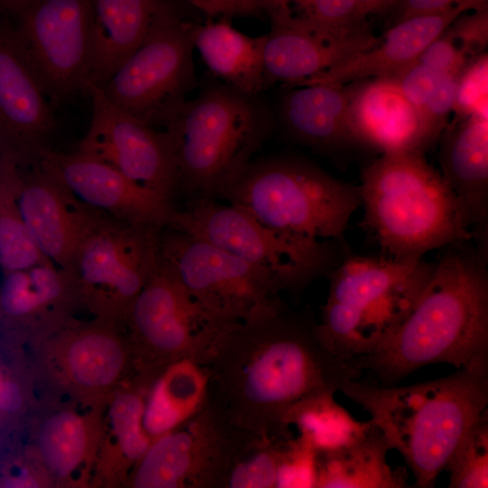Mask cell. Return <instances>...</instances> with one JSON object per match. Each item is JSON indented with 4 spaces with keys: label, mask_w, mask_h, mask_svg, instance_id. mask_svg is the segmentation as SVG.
Listing matches in <instances>:
<instances>
[{
    "label": "cell",
    "mask_w": 488,
    "mask_h": 488,
    "mask_svg": "<svg viewBox=\"0 0 488 488\" xmlns=\"http://www.w3.org/2000/svg\"><path fill=\"white\" fill-rule=\"evenodd\" d=\"M203 365L206 402L233 427L264 438L293 436L286 417L294 405L361 373L333 352L308 312L281 297L223 329Z\"/></svg>",
    "instance_id": "1"
},
{
    "label": "cell",
    "mask_w": 488,
    "mask_h": 488,
    "mask_svg": "<svg viewBox=\"0 0 488 488\" xmlns=\"http://www.w3.org/2000/svg\"><path fill=\"white\" fill-rule=\"evenodd\" d=\"M442 250L402 324L373 352L352 361L381 386L436 363L488 374V244L461 240Z\"/></svg>",
    "instance_id": "2"
},
{
    "label": "cell",
    "mask_w": 488,
    "mask_h": 488,
    "mask_svg": "<svg viewBox=\"0 0 488 488\" xmlns=\"http://www.w3.org/2000/svg\"><path fill=\"white\" fill-rule=\"evenodd\" d=\"M339 390L369 413L389 449L405 460L415 486L431 488L465 434L487 409L488 374L456 370L399 387L352 379Z\"/></svg>",
    "instance_id": "3"
},
{
    "label": "cell",
    "mask_w": 488,
    "mask_h": 488,
    "mask_svg": "<svg viewBox=\"0 0 488 488\" xmlns=\"http://www.w3.org/2000/svg\"><path fill=\"white\" fill-rule=\"evenodd\" d=\"M271 106L220 80L205 83L164 127L178 187L196 202L216 199L269 138Z\"/></svg>",
    "instance_id": "4"
},
{
    "label": "cell",
    "mask_w": 488,
    "mask_h": 488,
    "mask_svg": "<svg viewBox=\"0 0 488 488\" xmlns=\"http://www.w3.org/2000/svg\"><path fill=\"white\" fill-rule=\"evenodd\" d=\"M361 226L389 256L420 258L473 239L439 170L418 151L383 153L361 174Z\"/></svg>",
    "instance_id": "5"
},
{
    "label": "cell",
    "mask_w": 488,
    "mask_h": 488,
    "mask_svg": "<svg viewBox=\"0 0 488 488\" xmlns=\"http://www.w3.org/2000/svg\"><path fill=\"white\" fill-rule=\"evenodd\" d=\"M435 266L424 257L347 253L327 274L328 296L318 322L333 352L352 362L390 337L415 307Z\"/></svg>",
    "instance_id": "6"
},
{
    "label": "cell",
    "mask_w": 488,
    "mask_h": 488,
    "mask_svg": "<svg viewBox=\"0 0 488 488\" xmlns=\"http://www.w3.org/2000/svg\"><path fill=\"white\" fill-rule=\"evenodd\" d=\"M280 231L343 241L361 190L296 155L252 159L219 197Z\"/></svg>",
    "instance_id": "7"
},
{
    "label": "cell",
    "mask_w": 488,
    "mask_h": 488,
    "mask_svg": "<svg viewBox=\"0 0 488 488\" xmlns=\"http://www.w3.org/2000/svg\"><path fill=\"white\" fill-rule=\"evenodd\" d=\"M167 227L206 241L267 271L281 293H296L327 275L347 254L342 241L273 229L244 208L215 199L174 213Z\"/></svg>",
    "instance_id": "8"
},
{
    "label": "cell",
    "mask_w": 488,
    "mask_h": 488,
    "mask_svg": "<svg viewBox=\"0 0 488 488\" xmlns=\"http://www.w3.org/2000/svg\"><path fill=\"white\" fill-rule=\"evenodd\" d=\"M192 33L193 24L168 7L101 88L106 98L147 125L164 127L197 84Z\"/></svg>",
    "instance_id": "9"
},
{
    "label": "cell",
    "mask_w": 488,
    "mask_h": 488,
    "mask_svg": "<svg viewBox=\"0 0 488 488\" xmlns=\"http://www.w3.org/2000/svg\"><path fill=\"white\" fill-rule=\"evenodd\" d=\"M161 228L109 217L81 244L71 270L80 303L120 326L160 265Z\"/></svg>",
    "instance_id": "10"
},
{
    "label": "cell",
    "mask_w": 488,
    "mask_h": 488,
    "mask_svg": "<svg viewBox=\"0 0 488 488\" xmlns=\"http://www.w3.org/2000/svg\"><path fill=\"white\" fill-rule=\"evenodd\" d=\"M160 262L223 326L243 321L281 297L267 271L170 227L161 232Z\"/></svg>",
    "instance_id": "11"
},
{
    "label": "cell",
    "mask_w": 488,
    "mask_h": 488,
    "mask_svg": "<svg viewBox=\"0 0 488 488\" xmlns=\"http://www.w3.org/2000/svg\"><path fill=\"white\" fill-rule=\"evenodd\" d=\"M126 326L137 371H158L184 359L203 364L228 327L207 314L161 262L134 301Z\"/></svg>",
    "instance_id": "12"
},
{
    "label": "cell",
    "mask_w": 488,
    "mask_h": 488,
    "mask_svg": "<svg viewBox=\"0 0 488 488\" xmlns=\"http://www.w3.org/2000/svg\"><path fill=\"white\" fill-rule=\"evenodd\" d=\"M256 437L233 427L206 402L183 425L152 442L127 484L134 488H224L236 458Z\"/></svg>",
    "instance_id": "13"
},
{
    "label": "cell",
    "mask_w": 488,
    "mask_h": 488,
    "mask_svg": "<svg viewBox=\"0 0 488 488\" xmlns=\"http://www.w3.org/2000/svg\"><path fill=\"white\" fill-rule=\"evenodd\" d=\"M14 14L19 40L50 99L86 92L92 57L91 0H34Z\"/></svg>",
    "instance_id": "14"
},
{
    "label": "cell",
    "mask_w": 488,
    "mask_h": 488,
    "mask_svg": "<svg viewBox=\"0 0 488 488\" xmlns=\"http://www.w3.org/2000/svg\"><path fill=\"white\" fill-rule=\"evenodd\" d=\"M86 93L92 115L75 152L98 159L174 201L177 171L164 131L114 105L97 85L87 83Z\"/></svg>",
    "instance_id": "15"
},
{
    "label": "cell",
    "mask_w": 488,
    "mask_h": 488,
    "mask_svg": "<svg viewBox=\"0 0 488 488\" xmlns=\"http://www.w3.org/2000/svg\"><path fill=\"white\" fill-rule=\"evenodd\" d=\"M50 98L16 33L0 23V157L35 165L54 129Z\"/></svg>",
    "instance_id": "16"
},
{
    "label": "cell",
    "mask_w": 488,
    "mask_h": 488,
    "mask_svg": "<svg viewBox=\"0 0 488 488\" xmlns=\"http://www.w3.org/2000/svg\"><path fill=\"white\" fill-rule=\"evenodd\" d=\"M38 164L80 200L129 224L164 229L178 208L174 201L145 187L116 168L78 152L44 150Z\"/></svg>",
    "instance_id": "17"
},
{
    "label": "cell",
    "mask_w": 488,
    "mask_h": 488,
    "mask_svg": "<svg viewBox=\"0 0 488 488\" xmlns=\"http://www.w3.org/2000/svg\"><path fill=\"white\" fill-rule=\"evenodd\" d=\"M26 170L18 195L24 222L42 253L71 273L81 244L111 216L83 202L38 164Z\"/></svg>",
    "instance_id": "18"
},
{
    "label": "cell",
    "mask_w": 488,
    "mask_h": 488,
    "mask_svg": "<svg viewBox=\"0 0 488 488\" xmlns=\"http://www.w3.org/2000/svg\"><path fill=\"white\" fill-rule=\"evenodd\" d=\"M81 305L71 273L47 260L4 272L0 284V329L20 340L54 333Z\"/></svg>",
    "instance_id": "19"
},
{
    "label": "cell",
    "mask_w": 488,
    "mask_h": 488,
    "mask_svg": "<svg viewBox=\"0 0 488 488\" xmlns=\"http://www.w3.org/2000/svg\"><path fill=\"white\" fill-rule=\"evenodd\" d=\"M357 145L380 154L424 153L430 147L420 116L393 77L369 78L345 85Z\"/></svg>",
    "instance_id": "20"
},
{
    "label": "cell",
    "mask_w": 488,
    "mask_h": 488,
    "mask_svg": "<svg viewBox=\"0 0 488 488\" xmlns=\"http://www.w3.org/2000/svg\"><path fill=\"white\" fill-rule=\"evenodd\" d=\"M442 176L461 207L473 239L488 243L487 112L451 120L439 140Z\"/></svg>",
    "instance_id": "21"
},
{
    "label": "cell",
    "mask_w": 488,
    "mask_h": 488,
    "mask_svg": "<svg viewBox=\"0 0 488 488\" xmlns=\"http://www.w3.org/2000/svg\"><path fill=\"white\" fill-rule=\"evenodd\" d=\"M118 327L95 319L84 324L70 322L54 333L61 345V371L74 389L103 392L119 383L130 369L137 372L127 336L121 337Z\"/></svg>",
    "instance_id": "22"
},
{
    "label": "cell",
    "mask_w": 488,
    "mask_h": 488,
    "mask_svg": "<svg viewBox=\"0 0 488 488\" xmlns=\"http://www.w3.org/2000/svg\"><path fill=\"white\" fill-rule=\"evenodd\" d=\"M465 12L470 11L457 7L439 13L415 15L395 23L375 46L299 86L346 85L363 79L395 77L416 61L425 48L457 16Z\"/></svg>",
    "instance_id": "23"
},
{
    "label": "cell",
    "mask_w": 488,
    "mask_h": 488,
    "mask_svg": "<svg viewBox=\"0 0 488 488\" xmlns=\"http://www.w3.org/2000/svg\"><path fill=\"white\" fill-rule=\"evenodd\" d=\"M275 115L291 138L316 152L333 154L357 145L345 85L286 87Z\"/></svg>",
    "instance_id": "24"
},
{
    "label": "cell",
    "mask_w": 488,
    "mask_h": 488,
    "mask_svg": "<svg viewBox=\"0 0 488 488\" xmlns=\"http://www.w3.org/2000/svg\"><path fill=\"white\" fill-rule=\"evenodd\" d=\"M371 32L330 41L293 28L271 24L265 33L263 78L265 89L275 83L299 86L351 57L378 44Z\"/></svg>",
    "instance_id": "25"
},
{
    "label": "cell",
    "mask_w": 488,
    "mask_h": 488,
    "mask_svg": "<svg viewBox=\"0 0 488 488\" xmlns=\"http://www.w3.org/2000/svg\"><path fill=\"white\" fill-rule=\"evenodd\" d=\"M92 57L88 83L102 88L142 44L168 8L162 0H92Z\"/></svg>",
    "instance_id": "26"
},
{
    "label": "cell",
    "mask_w": 488,
    "mask_h": 488,
    "mask_svg": "<svg viewBox=\"0 0 488 488\" xmlns=\"http://www.w3.org/2000/svg\"><path fill=\"white\" fill-rule=\"evenodd\" d=\"M136 376L133 385L116 392L108 407L94 465L106 484H127L153 442L143 423L145 395L153 376L145 372Z\"/></svg>",
    "instance_id": "27"
},
{
    "label": "cell",
    "mask_w": 488,
    "mask_h": 488,
    "mask_svg": "<svg viewBox=\"0 0 488 488\" xmlns=\"http://www.w3.org/2000/svg\"><path fill=\"white\" fill-rule=\"evenodd\" d=\"M193 44L212 75L246 94L265 89L263 52L265 34L248 35L226 20L193 25Z\"/></svg>",
    "instance_id": "28"
},
{
    "label": "cell",
    "mask_w": 488,
    "mask_h": 488,
    "mask_svg": "<svg viewBox=\"0 0 488 488\" xmlns=\"http://www.w3.org/2000/svg\"><path fill=\"white\" fill-rule=\"evenodd\" d=\"M74 408L51 414L40 427L37 448L47 472L61 482H80L94 470L103 427Z\"/></svg>",
    "instance_id": "29"
},
{
    "label": "cell",
    "mask_w": 488,
    "mask_h": 488,
    "mask_svg": "<svg viewBox=\"0 0 488 488\" xmlns=\"http://www.w3.org/2000/svg\"><path fill=\"white\" fill-rule=\"evenodd\" d=\"M208 373L199 361L184 359L157 371L146 391L143 423L153 439L192 418L205 405Z\"/></svg>",
    "instance_id": "30"
},
{
    "label": "cell",
    "mask_w": 488,
    "mask_h": 488,
    "mask_svg": "<svg viewBox=\"0 0 488 488\" xmlns=\"http://www.w3.org/2000/svg\"><path fill=\"white\" fill-rule=\"evenodd\" d=\"M389 447L378 427L341 449L317 454L315 488H404L408 475L404 467L387 461Z\"/></svg>",
    "instance_id": "31"
},
{
    "label": "cell",
    "mask_w": 488,
    "mask_h": 488,
    "mask_svg": "<svg viewBox=\"0 0 488 488\" xmlns=\"http://www.w3.org/2000/svg\"><path fill=\"white\" fill-rule=\"evenodd\" d=\"M265 13L271 24L330 41L352 39L371 32L369 17L357 0H270Z\"/></svg>",
    "instance_id": "32"
},
{
    "label": "cell",
    "mask_w": 488,
    "mask_h": 488,
    "mask_svg": "<svg viewBox=\"0 0 488 488\" xmlns=\"http://www.w3.org/2000/svg\"><path fill=\"white\" fill-rule=\"evenodd\" d=\"M322 393L294 405L287 412L286 425L318 453H328L347 446L367 435L374 424L356 420L333 398Z\"/></svg>",
    "instance_id": "33"
},
{
    "label": "cell",
    "mask_w": 488,
    "mask_h": 488,
    "mask_svg": "<svg viewBox=\"0 0 488 488\" xmlns=\"http://www.w3.org/2000/svg\"><path fill=\"white\" fill-rule=\"evenodd\" d=\"M23 169L0 157V268L8 272L50 260L23 218L18 195Z\"/></svg>",
    "instance_id": "34"
},
{
    "label": "cell",
    "mask_w": 488,
    "mask_h": 488,
    "mask_svg": "<svg viewBox=\"0 0 488 488\" xmlns=\"http://www.w3.org/2000/svg\"><path fill=\"white\" fill-rule=\"evenodd\" d=\"M18 341L0 330V448L10 445L27 408L25 380L14 348Z\"/></svg>",
    "instance_id": "35"
},
{
    "label": "cell",
    "mask_w": 488,
    "mask_h": 488,
    "mask_svg": "<svg viewBox=\"0 0 488 488\" xmlns=\"http://www.w3.org/2000/svg\"><path fill=\"white\" fill-rule=\"evenodd\" d=\"M445 470L450 488L488 487V411L485 409L465 434Z\"/></svg>",
    "instance_id": "36"
},
{
    "label": "cell",
    "mask_w": 488,
    "mask_h": 488,
    "mask_svg": "<svg viewBox=\"0 0 488 488\" xmlns=\"http://www.w3.org/2000/svg\"><path fill=\"white\" fill-rule=\"evenodd\" d=\"M284 439L256 437L249 441L232 465L224 488H275Z\"/></svg>",
    "instance_id": "37"
},
{
    "label": "cell",
    "mask_w": 488,
    "mask_h": 488,
    "mask_svg": "<svg viewBox=\"0 0 488 488\" xmlns=\"http://www.w3.org/2000/svg\"><path fill=\"white\" fill-rule=\"evenodd\" d=\"M317 452L299 436L282 442L275 488H315Z\"/></svg>",
    "instance_id": "38"
},
{
    "label": "cell",
    "mask_w": 488,
    "mask_h": 488,
    "mask_svg": "<svg viewBox=\"0 0 488 488\" xmlns=\"http://www.w3.org/2000/svg\"><path fill=\"white\" fill-rule=\"evenodd\" d=\"M487 52L470 63L459 77L453 120L487 112Z\"/></svg>",
    "instance_id": "39"
},
{
    "label": "cell",
    "mask_w": 488,
    "mask_h": 488,
    "mask_svg": "<svg viewBox=\"0 0 488 488\" xmlns=\"http://www.w3.org/2000/svg\"><path fill=\"white\" fill-rule=\"evenodd\" d=\"M466 13V12H465ZM463 13L445 30L444 33L452 41L464 56L473 62L486 53L488 45V6Z\"/></svg>",
    "instance_id": "40"
},
{
    "label": "cell",
    "mask_w": 488,
    "mask_h": 488,
    "mask_svg": "<svg viewBox=\"0 0 488 488\" xmlns=\"http://www.w3.org/2000/svg\"><path fill=\"white\" fill-rule=\"evenodd\" d=\"M442 74L461 75L470 62L443 33L430 42L416 60Z\"/></svg>",
    "instance_id": "41"
},
{
    "label": "cell",
    "mask_w": 488,
    "mask_h": 488,
    "mask_svg": "<svg viewBox=\"0 0 488 488\" xmlns=\"http://www.w3.org/2000/svg\"><path fill=\"white\" fill-rule=\"evenodd\" d=\"M488 6V0H398L392 13L394 23L406 18L464 7L474 11Z\"/></svg>",
    "instance_id": "42"
},
{
    "label": "cell",
    "mask_w": 488,
    "mask_h": 488,
    "mask_svg": "<svg viewBox=\"0 0 488 488\" xmlns=\"http://www.w3.org/2000/svg\"><path fill=\"white\" fill-rule=\"evenodd\" d=\"M210 17L237 14L239 0H183Z\"/></svg>",
    "instance_id": "43"
},
{
    "label": "cell",
    "mask_w": 488,
    "mask_h": 488,
    "mask_svg": "<svg viewBox=\"0 0 488 488\" xmlns=\"http://www.w3.org/2000/svg\"><path fill=\"white\" fill-rule=\"evenodd\" d=\"M363 13L369 17L390 13L398 0H357Z\"/></svg>",
    "instance_id": "44"
},
{
    "label": "cell",
    "mask_w": 488,
    "mask_h": 488,
    "mask_svg": "<svg viewBox=\"0 0 488 488\" xmlns=\"http://www.w3.org/2000/svg\"><path fill=\"white\" fill-rule=\"evenodd\" d=\"M270 0H239L237 14H256L266 12Z\"/></svg>",
    "instance_id": "45"
},
{
    "label": "cell",
    "mask_w": 488,
    "mask_h": 488,
    "mask_svg": "<svg viewBox=\"0 0 488 488\" xmlns=\"http://www.w3.org/2000/svg\"><path fill=\"white\" fill-rule=\"evenodd\" d=\"M3 7L8 9L9 11L15 13L19 8L22 0H0Z\"/></svg>",
    "instance_id": "46"
},
{
    "label": "cell",
    "mask_w": 488,
    "mask_h": 488,
    "mask_svg": "<svg viewBox=\"0 0 488 488\" xmlns=\"http://www.w3.org/2000/svg\"><path fill=\"white\" fill-rule=\"evenodd\" d=\"M33 1H34V0H22V3H21V5H20L19 8L17 9V11H18L21 7H23V5H25L26 4H28V3H30V2H33ZM17 11H16V12H17ZM16 12H15V13H16Z\"/></svg>",
    "instance_id": "47"
},
{
    "label": "cell",
    "mask_w": 488,
    "mask_h": 488,
    "mask_svg": "<svg viewBox=\"0 0 488 488\" xmlns=\"http://www.w3.org/2000/svg\"><path fill=\"white\" fill-rule=\"evenodd\" d=\"M3 8H4V7H3L2 4L0 3V10L3 9Z\"/></svg>",
    "instance_id": "48"
}]
</instances>
